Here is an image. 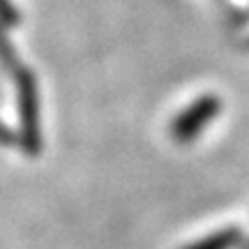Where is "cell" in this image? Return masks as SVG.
<instances>
[{
  "mask_svg": "<svg viewBox=\"0 0 249 249\" xmlns=\"http://www.w3.org/2000/svg\"><path fill=\"white\" fill-rule=\"evenodd\" d=\"M240 242V231L238 229H224L213 235H208L203 240H196L194 245H189L185 249H233Z\"/></svg>",
  "mask_w": 249,
  "mask_h": 249,
  "instance_id": "3957f363",
  "label": "cell"
},
{
  "mask_svg": "<svg viewBox=\"0 0 249 249\" xmlns=\"http://www.w3.org/2000/svg\"><path fill=\"white\" fill-rule=\"evenodd\" d=\"M219 111H222V102L214 95H203V97L194 99L185 111H180L171 124L173 139L178 143H192L217 118Z\"/></svg>",
  "mask_w": 249,
  "mask_h": 249,
  "instance_id": "6da1fadb",
  "label": "cell"
},
{
  "mask_svg": "<svg viewBox=\"0 0 249 249\" xmlns=\"http://www.w3.org/2000/svg\"><path fill=\"white\" fill-rule=\"evenodd\" d=\"M18 111L23 123V136L30 152L39 150V104H37V88L30 74L21 71L18 76Z\"/></svg>",
  "mask_w": 249,
  "mask_h": 249,
  "instance_id": "7a4b0ae2",
  "label": "cell"
}]
</instances>
